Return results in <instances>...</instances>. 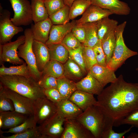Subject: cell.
<instances>
[{
	"mask_svg": "<svg viewBox=\"0 0 138 138\" xmlns=\"http://www.w3.org/2000/svg\"><path fill=\"white\" fill-rule=\"evenodd\" d=\"M98 106L114 121V126L138 109V84L128 83L120 75L97 97Z\"/></svg>",
	"mask_w": 138,
	"mask_h": 138,
	"instance_id": "obj_1",
	"label": "cell"
},
{
	"mask_svg": "<svg viewBox=\"0 0 138 138\" xmlns=\"http://www.w3.org/2000/svg\"><path fill=\"white\" fill-rule=\"evenodd\" d=\"M76 119L90 132L95 138H102L104 134L112 128L114 123L96 105L88 107Z\"/></svg>",
	"mask_w": 138,
	"mask_h": 138,
	"instance_id": "obj_2",
	"label": "cell"
},
{
	"mask_svg": "<svg viewBox=\"0 0 138 138\" xmlns=\"http://www.w3.org/2000/svg\"><path fill=\"white\" fill-rule=\"evenodd\" d=\"M0 83L5 87L33 100L46 97L43 89L32 77L16 75L0 76Z\"/></svg>",
	"mask_w": 138,
	"mask_h": 138,
	"instance_id": "obj_3",
	"label": "cell"
},
{
	"mask_svg": "<svg viewBox=\"0 0 138 138\" xmlns=\"http://www.w3.org/2000/svg\"><path fill=\"white\" fill-rule=\"evenodd\" d=\"M126 24L125 21L118 25L114 30L116 42L112 57L107 66L115 71L128 58L138 54L137 52L129 49L126 45L123 37V33Z\"/></svg>",
	"mask_w": 138,
	"mask_h": 138,
	"instance_id": "obj_4",
	"label": "cell"
},
{
	"mask_svg": "<svg viewBox=\"0 0 138 138\" xmlns=\"http://www.w3.org/2000/svg\"><path fill=\"white\" fill-rule=\"evenodd\" d=\"M25 40L24 43L18 48L17 54L20 57L23 59L27 63L31 77L38 82L42 77V72L38 70L35 55L32 49L34 40L31 28H27L24 31Z\"/></svg>",
	"mask_w": 138,
	"mask_h": 138,
	"instance_id": "obj_5",
	"label": "cell"
},
{
	"mask_svg": "<svg viewBox=\"0 0 138 138\" xmlns=\"http://www.w3.org/2000/svg\"><path fill=\"white\" fill-rule=\"evenodd\" d=\"M14 12L10 18L17 26H27L31 24L33 19L31 3L28 0H9Z\"/></svg>",
	"mask_w": 138,
	"mask_h": 138,
	"instance_id": "obj_6",
	"label": "cell"
},
{
	"mask_svg": "<svg viewBox=\"0 0 138 138\" xmlns=\"http://www.w3.org/2000/svg\"><path fill=\"white\" fill-rule=\"evenodd\" d=\"M57 112L56 104L46 97L33 100V116L37 124H42Z\"/></svg>",
	"mask_w": 138,
	"mask_h": 138,
	"instance_id": "obj_7",
	"label": "cell"
},
{
	"mask_svg": "<svg viewBox=\"0 0 138 138\" xmlns=\"http://www.w3.org/2000/svg\"><path fill=\"white\" fill-rule=\"evenodd\" d=\"M25 40V35L19 36L15 41L0 44V65L5 62L14 64H21L25 62L18 55L17 50L19 47L24 43Z\"/></svg>",
	"mask_w": 138,
	"mask_h": 138,
	"instance_id": "obj_8",
	"label": "cell"
},
{
	"mask_svg": "<svg viewBox=\"0 0 138 138\" xmlns=\"http://www.w3.org/2000/svg\"><path fill=\"white\" fill-rule=\"evenodd\" d=\"M10 16L9 11L0 9V44L3 45L10 42L15 35L23 31L21 27L13 24Z\"/></svg>",
	"mask_w": 138,
	"mask_h": 138,
	"instance_id": "obj_9",
	"label": "cell"
},
{
	"mask_svg": "<svg viewBox=\"0 0 138 138\" xmlns=\"http://www.w3.org/2000/svg\"><path fill=\"white\" fill-rule=\"evenodd\" d=\"M66 120L57 112L37 128L42 138H61L64 131V124Z\"/></svg>",
	"mask_w": 138,
	"mask_h": 138,
	"instance_id": "obj_10",
	"label": "cell"
},
{
	"mask_svg": "<svg viewBox=\"0 0 138 138\" xmlns=\"http://www.w3.org/2000/svg\"><path fill=\"white\" fill-rule=\"evenodd\" d=\"M3 86L6 95L13 102L15 111L27 116L33 115V100Z\"/></svg>",
	"mask_w": 138,
	"mask_h": 138,
	"instance_id": "obj_11",
	"label": "cell"
},
{
	"mask_svg": "<svg viewBox=\"0 0 138 138\" xmlns=\"http://www.w3.org/2000/svg\"><path fill=\"white\" fill-rule=\"evenodd\" d=\"M61 138H95L90 132L76 119L66 120Z\"/></svg>",
	"mask_w": 138,
	"mask_h": 138,
	"instance_id": "obj_12",
	"label": "cell"
},
{
	"mask_svg": "<svg viewBox=\"0 0 138 138\" xmlns=\"http://www.w3.org/2000/svg\"><path fill=\"white\" fill-rule=\"evenodd\" d=\"M113 14L108 9L91 4L82 14L81 18L75 20L76 24L82 25L97 22Z\"/></svg>",
	"mask_w": 138,
	"mask_h": 138,
	"instance_id": "obj_13",
	"label": "cell"
},
{
	"mask_svg": "<svg viewBox=\"0 0 138 138\" xmlns=\"http://www.w3.org/2000/svg\"><path fill=\"white\" fill-rule=\"evenodd\" d=\"M91 4L108 9L113 14L127 15L130 12L128 4L119 0H90Z\"/></svg>",
	"mask_w": 138,
	"mask_h": 138,
	"instance_id": "obj_14",
	"label": "cell"
},
{
	"mask_svg": "<svg viewBox=\"0 0 138 138\" xmlns=\"http://www.w3.org/2000/svg\"><path fill=\"white\" fill-rule=\"evenodd\" d=\"M115 71L107 66H104L96 64L88 71L89 73L104 87L108 83L114 82L117 79Z\"/></svg>",
	"mask_w": 138,
	"mask_h": 138,
	"instance_id": "obj_15",
	"label": "cell"
},
{
	"mask_svg": "<svg viewBox=\"0 0 138 138\" xmlns=\"http://www.w3.org/2000/svg\"><path fill=\"white\" fill-rule=\"evenodd\" d=\"M77 90L97 96L103 90L104 87L89 73L87 75L76 83Z\"/></svg>",
	"mask_w": 138,
	"mask_h": 138,
	"instance_id": "obj_16",
	"label": "cell"
},
{
	"mask_svg": "<svg viewBox=\"0 0 138 138\" xmlns=\"http://www.w3.org/2000/svg\"><path fill=\"white\" fill-rule=\"evenodd\" d=\"M76 24L73 20L64 24L53 25L51 28L48 39L45 44L61 43L65 36L72 30Z\"/></svg>",
	"mask_w": 138,
	"mask_h": 138,
	"instance_id": "obj_17",
	"label": "cell"
},
{
	"mask_svg": "<svg viewBox=\"0 0 138 138\" xmlns=\"http://www.w3.org/2000/svg\"><path fill=\"white\" fill-rule=\"evenodd\" d=\"M56 104L58 113L66 120L76 119L83 112L81 109L69 99L64 100Z\"/></svg>",
	"mask_w": 138,
	"mask_h": 138,
	"instance_id": "obj_18",
	"label": "cell"
},
{
	"mask_svg": "<svg viewBox=\"0 0 138 138\" xmlns=\"http://www.w3.org/2000/svg\"><path fill=\"white\" fill-rule=\"evenodd\" d=\"M32 48L37 68L42 72L45 65L50 60L49 49L45 43L34 40Z\"/></svg>",
	"mask_w": 138,
	"mask_h": 138,
	"instance_id": "obj_19",
	"label": "cell"
},
{
	"mask_svg": "<svg viewBox=\"0 0 138 138\" xmlns=\"http://www.w3.org/2000/svg\"><path fill=\"white\" fill-rule=\"evenodd\" d=\"M53 25L49 17L32 25L31 29L34 40L45 43L48 39Z\"/></svg>",
	"mask_w": 138,
	"mask_h": 138,
	"instance_id": "obj_20",
	"label": "cell"
},
{
	"mask_svg": "<svg viewBox=\"0 0 138 138\" xmlns=\"http://www.w3.org/2000/svg\"><path fill=\"white\" fill-rule=\"evenodd\" d=\"M68 99L83 111L90 106L96 105L97 103L93 95L78 90H76Z\"/></svg>",
	"mask_w": 138,
	"mask_h": 138,
	"instance_id": "obj_21",
	"label": "cell"
},
{
	"mask_svg": "<svg viewBox=\"0 0 138 138\" xmlns=\"http://www.w3.org/2000/svg\"><path fill=\"white\" fill-rule=\"evenodd\" d=\"M28 117L15 110L0 112V118L3 121L1 129H9L15 127L23 122Z\"/></svg>",
	"mask_w": 138,
	"mask_h": 138,
	"instance_id": "obj_22",
	"label": "cell"
},
{
	"mask_svg": "<svg viewBox=\"0 0 138 138\" xmlns=\"http://www.w3.org/2000/svg\"><path fill=\"white\" fill-rule=\"evenodd\" d=\"M46 45L49 49L50 60L56 61L63 64L68 60L69 57L68 51L61 43Z\"/></svg>",
	"mask_w": 138,
	"mask_h": 138,
	"instance_id": "obj_23",
	"label": "cell"
},
{
	"mask_svg": "<svg viewBox=\"0 0 138 138\" xmlns=\"http://www.w3.org/2000/svg\"><path fill=\"white\" fill-rule=\"evenodd\" d=\"M57 88L64 100L68 99L77 90L76 82L65 76L57 79Z\"/></svg>",
	"mask_w": 138,
	"mask_h": 138,
	"instance_id": "obj_24",
	"label": "cell"
},
{
	"mask_svg": "<svg viewBox=\"0 0 138 138\" xmlns=\"http://www.w3.org/2000/svg\"><path fill=\"white\" fill-rule=\"evenodd\" d=\"M63 65L65 77L74 81L83 78L85 74L81 68L71 59L69 58Z\"/></svg>",
	"mask_w": 138,
	"mask_h": 138,
	"instance_id": "obj_25",
	"label": "cell"
},
{
	"mask_svg": "<svg viewBox=\"0 0 138 138\" xmlns=\"http://www.w3.org/2000/svg\"><path fill=\"white\" fill-rule=\"evenodd\" d=\"M51 76L58 78L64 76L63 64L56 61L50 60L42 72V76Z\"/></svg>",
	"mask_w": 138,
	"mask_h": 138,
	"instance_id": "obj_26",
	"label": "cell"
},
{
	"mask_svg": "<svg viewBox=\"0 0 138 138\" xmlns=\"http://www.w3.org/2000/svg\"><path fill=\"white\" fill-rule=\"evenodd\" d=\"M33 20L34 23L44 20L49 17V15L42 0H31Z\"/></svg>",
	"mask_w": 138,
	"mask_h": 138,
	"instance_id": "obj_27",
	"label": "cell"
},
{
	"mask_svg": "<svg viewBox=\"0 0 138 138\" xmlns=\"http://www.w3.org/2000/svg\"><path fill=\"white\" fill-rule=\"evenodd\" d=\"M1 65L0 68V76L16 75L28 77H32L30 70L26 62L19 65L12 66L8 67H5L3 64Z\"/></svg>",
	"mask_w": 138,
	"mask_h": 138,
	"instance_id": "obj_28",
	"label": "cell"
},
{
	"mask_svg": "<svg viewBox=\"0 0 138 138\" xmlns=\"http://www.w3.org/2000/svg\"><path fill=\"white\" fill-rule=\"evenodd\" d=\"M118 22L116 20L105 17L96 22L97 35L98 39L101 40L107 34L114 30L118 26Z\"/></svg>",
	"mask_w": 138,
	"mask_h": 138,
	"instance_id": "obj_29",
	"label": "cell"
},
{
	"mask_svg": "<svg viewBox=\"0 0 138 138\" xmlns=\"http://www.w3.org/2000/svg\"><path fill=\"white\" fill-rule=\"evenodd\" d=\"M114 30L107 34L101 40L107 64L111 58L116 45V39Z\"/></svg>",
	"mask_w": 138,
	"mask_h": 138,
	"instance_id": "obj_30",
	"label": "cell"
},
{
	"mask_svg": "<svg viewBox=\"0 0 138 138\" xmlns=\"http://www.w3.org/2000/svg\"><path fill=\"white\" fill-rule=\"evenodd\" d=\"M83 25L86 31L85 41L82 44L85 46L93 48L98 42L96 22Z\"/></svg>",
	"mask_w": 138,
	"mask_h": 138,
	"instance_id": "obj_31",
	"label": "cell"
},
{
	"mask_svg": "<svg viewBox=\"0 0 138 138\" xmlns=\"http://www.w3.org/2000/svg\"><path fill=\"white\" fill-rule=\"evenodd\" d=\"M91 4L90 0L74 1L70 8V20H73L77 17L83 14Z\"/></svg>",
	"mask_w": 138,
	"mask_h": 138,
	"instance_id": "obj_32",
	"label": "cell"
},
{
	"mask_svg": "<svg viewBox=\"0 0 138 138\" xmlns=\"http://www.w3.org/2000/svg\"><path fill=\"white\" fill-rule=\"evenodd\" d=\"M70 7L65 5L63 8L54 14L49 16L53 25L64 24L69 22L70 20Z\"/></svg>",
	"mask_w": 138,
	"mask_h": 138,
	"instance_id": "obj_33",
	"label": "cell"
},
{
	"mask_svg": "<svg viewBox=\"0 0 138 138\" xmlns=\"http://www.w3.org/2000/svg\"><path fill=\"white\" fill-rule=\"evenodd\" d=\"M37 124L33 115L30 116L21 124L15 127L9 129L7 131H3L0 130V134L5 133L16 134L22 133L36 126Z\"/></svg>",
	"mask_w": 138,
	"mask_h": 138,
	"instance_id": "obj_34",
	"label": "cell"
},
{
	"mask_svg": "<svg viewBox=\"0 0 138 138\" xmlns=\"http://www.w3.org/2000/svg\"><path fill=\"white\" fill-rule=\"evenodd\" d=\"M83 45L82 44L79 47L74 49L67 48L69 53L70 58L76 63L80 67L84 74L88 72L86 68L83 54Z\"/></svg>",
	"mask_w": 138,
	"mask_h": 138,
	"instance_id": "obj_35",
	"label": "cell"
},
{
	"mask_svg": "<svg viewBox=\"0 0 138 138\" xmlns=\"http://www.w3.org/2000/svg\"><path fill=\"white\" fill-rule=\"evenodd\" d=\"M14 110L13 101L7 96L3 86L0 83V112Z\"/></svg>",
	"mask_w": 138,
	"mask_h": 138,
	"instance_id": "obj_36",
	"label": "cell"
},
{
	"mask_svg": "<svg viewBox=\"0 0 138 138\" xmlns=\"http://www.w3.org/2000/svg\"><path fill=\"white\" fill-rule=\"evenodd\" d=\"M83 54L86 68L88 72L91 67L97 64L93 48L83 45Z\"/></svg>",
	"mask_w": 138,
	"mask_h": 138,
	"instance_id": "obj_37",
	"label": "cell"
},
{
	"mask_svg": "<svg viewBox=\"0 0 138 138\" xmlns=\"http://www.w3.org/2000/svg\"><path fill=\"white\" fill-rule=\"evenodd\" d=\"M0 135L2 138H42L37 126L24 132L13 134L9 136H5L2 134Z\"/></svg>",
	"mask_w": 138,
	"mask_h": 138,
	"instance_id": "obj_38",
	"label": "cell"
},
{
	"mask_svg": "<svg viewBox=\"0 0 138 138\" xmlns=\"http://www.w3.org/2000/svg\"><path fill=\"white\" fill-rule=\"evenodd\" d=\"M44 3L49 16L57 12L66 5L63 0H49L44 1Z\"/></svg>",
	"mask_w": 138,
	"mask_h": 138,
	"instance_id": "obj_39",
	"label": "cell"
},
{
	"mask_svg": "<svg viewBox=\"0 0 138 138\" xmlns=\"http://www.w3.org/2000/svg\"><path fill=\"white\" fill-rule=\"evenodd\" d=\"M126 124L138 128V109L134 110L118 122L115 126Z\"/></svg>",
	"mask_w": 138,
	"mask_h": 138,
	"instance_id": "obj_40",
	"label": "cell"
},
{
	"mask_svg": "<svg viewBox=\"0 0 138 138\" xmlns=\"http://www.w3.org/2000/svg\"><path fill=\"white\" fill-rule=\"evenodd\" d=\"M61 43L66 48L71 49H76L82 44L74 36L72 31L65 36Z\"/></svg>",
	"mask_w": 138,
	"mask_h": 138,
	"instance_id": "obj_41",
	"label": "cell"
},
{
	"mask_svg": "<svg viewBox=\"0 0 138 138\" xmlns=\"http://www.w3.org/2000/svg\"><path fill=\"white\" fill-rule=\"evenodd\" d=\"M93 48L97 64L104 66H107L106 56L102 47L101 40H99Z\"/></svg>",
	"mask_w": 138,
	"mask_h": 138,
	"instance_id": "obj_42",
	"label": "cell"
},
{
	"mask_svg": "<svg viewBox=\"0 0 138 138\" xmlns=\"http://www.w3.org/2000/svg\"><path fill=\"white\" fill-rule=\"evenodd\" d=\"M57 79L51 76H43L38 83L39 86L43 89L57 88Z\"/></svg>",
	"mask_w": 138,
	"mask_h": 138,
	"instance_id": "obj_43",
	"label": "cell"
},
{
	"mask_svg": "<svg viewBox=\"0 0 138 138\" xmlns=\"http://www.w3.org/2000/svg\"><path fill=\"white\" fill-rule=\"evenodd\" d=\"M43 92L46 97L55 104L58 103L64 100L56 88L43 89Z\"/></svg>",
	"mask_w": 138,
	"mask_h": 138,
	"instance_id": "obj_44",
	"label": "cell"
},
{
	"mask_svg": "<svg viewBox=\"0 0 138 138\" xmlns=\"http://www.w3.org/2000/svg\"><path fill=\"white\" fill-rule=\"evenodd\" d=\"M71 31L74 36L82 44L84 43L85 38L86 31L83 25L76 24Z\"/></svg>",
	"mask_w": 138,
	"mask_h": 138,
	"instance_id": "obj_45",
	"label": "cell"
},
{
	"mask_svg": "<svg viewBox=\"0 0 138 138\" xmlns=\"http://www.w3.org/2000/svg\"><path fill=\"white\" fill-rule=\"evenodd\" d=\"M133 127L131 126L128 129L120 133H117L112 129H110L103 135L102 138H121L126 133L130 131Z\"/></svg>",
	"mask_w": 138,
	"mask_h": 138,
	"instance_id": "obj_46",
	"label": "cell"
},
{
	"mask_svg": "<svg viewBox=\"0 0 138 138\" xmlns=\"http://www.w3.org/2000/svg\"><path fill=\"white\" fill-rule=\"evenodd\" d=\"M75 0H63L65 4L70 7L73 2Z\"/></svg>",
	"mask_w": 138,
	"mask_h": 138,
	"instance_id": "obj_47",
	"label": "cell"
},
{
	"mask_svg": "<svg viewBox=\"0 0 138 138\" xmlns=\"http://www.w3.org/2000/svg\"><path fill=\"white\" fill-rule=\"evenodd\" d=\"M128 138H138V134L136 133H131L127 137Z\"/></svg>",
	"mask_w": 138,
	"mask_h": 138,
	"instance_id": "obj_48",
	"label": "cell"
},
{
	"mask_svg": "<svg viewBox=\"0 0 138 138\" xmlns=\"http://www.w3.org/2000/svg\"><path fill=\"white\" fill-rule=\"evenodd\" d=\"M136 70L137 71H138V67L136 68Z\"/></svg>",
	"mask_w": 138,
	"mask_h": 138,
	"instance_id": "obj_49",
	"label": "cell"
},
{
	"mask_svg": "<svg viewBox=\"0 0 138 138\" xmlns=\"http://www.w3.org/2000/svg\"><path fill=\"white\" fill-rule=\"evenodd\" d=\"M42 1H43L44 2L45 1H48V0H42Z\"/></svg>",
	"mask_w": 138,
	"mask_h": 138,
	"instance_id": "obj_50",
	"label": "cell"
}]
</instances>
